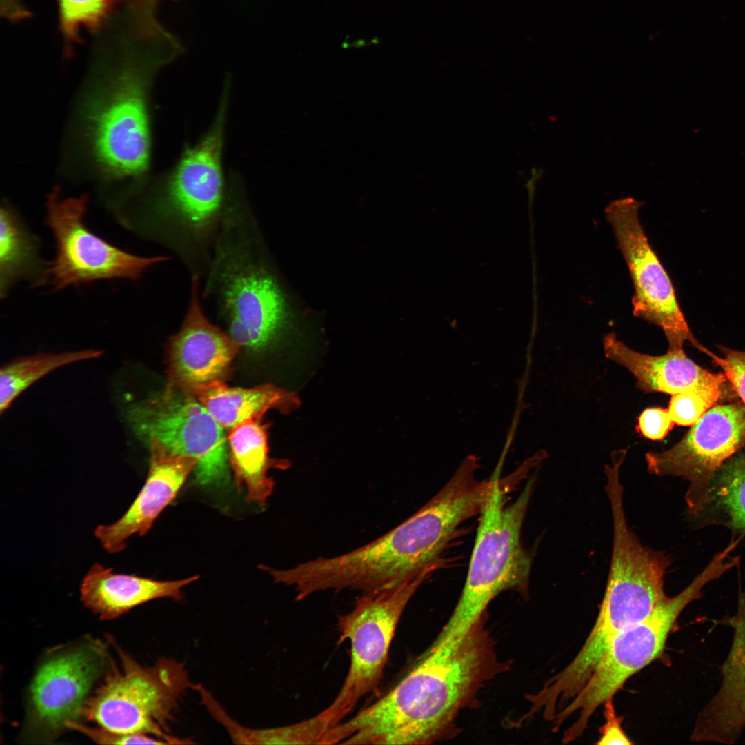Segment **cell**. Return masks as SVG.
Wrapping results in <instances>:
<instances>
[{"instance_id":"6da1fadb","label":"cell","mask_w":745,"mask_h":745,"mask_svg":"<svg viewBox=\"0 0 745 745\" xmlns=\"http://www.w3.org/2000/svg\"><path fill=\"white\" fill-rule=\"evenodd\" d=\"M486 618L457 638L435 641L390 691L330 728L324 744H426L453 736L459 713L508 668Z\"/></svg>"},{"instance_id":"7a4b0ae2","label":"cell","mask_w":745,"mask_h":745,"mask_svg":"<svg viewBox=\"0 0 745 745\" xmlns=\"http://www.w3.org/2000/svg\"><path fill=\"white\" fill-rule=\"evenodd\" d=\"M96 34L99 83L86 107L93 154L110 177H139L150 157L149 86L181 48L170 36L143 32L126 18L110 21Z\"/></svg>"},{"instance_id":"3957f363","label":"cell","mask_w":745,"mask_h":745,"mask_svg":"<svg viewBox=\"0 0 745 745\" xmlns=\"http://www.w3.org/2000/svg\"><path fill=\"white\" fill-rule=\"evenodd\" d=\"M475 464L465 461L430 501L385 535L343 555L317 558L319 586L377 593L431 573L460 524L480 515L490 495L493 480L477 479Z\"/></svg>"},{"instance_id":"277c9868","label":"cell","mask_w":745,"mask_h":745,"mask_svg":"<svg viewBox=\"0 0 745 745\" xmlns=\"http://www.w3.org/2000/svg\"><path fill=\"white\" fill-rule=\"evenodd\" d=\"M259 223L243 190L226 197L201 297L212 304L240 346L261 350L290 317L286 297L269 266Z\"/></svg>"},{"instance_id":"5b68a950","label":"cell","mask_w":745,"mask_h":745,"mask_svg":"<svg viewBox=\"0 0 745 745\" xmlns=\"http://www.w3.org/2000/svg\"><path fill=\"white\" fill-rule=\"evenodd\" d=\"M228 87L208 131L185 149L142 210L128 217L129 229L166 246L190 272L208 267L224 209L221 156Z\"/></svg>"},{"instance_id":"8992f818","label":"cell","mask_w":745,"mask_h":745,"mask_svg":"<svg viewBox=\"0 0 745 745\" xmlns=\"http://www.w3.org/2000/svg\"><path fill=\"white\" fill-rule=\"evenodd\" d=\"M493 477L461 594L435 641L465 634L499 593L516 590L526 596L528 592L533 557L523 546L521 535L536 479L532 477L517 499L506 504L508 480L501 479L497 473Z\"/></svg>"},{"instance_id":"52a82bcc","label":"cell","mask_w":745,"mask_h":745,"mask_svg":"<svg viewBox=\"0 0 745 745\" xmlns=\"http://www.w3.org/2000/svg\"><path fill=\"white\" fill-rule=\"evenodd\" d=\"M116 648L119 664L112 663L85 702L81 717L109 731L148 735L165 744L194 743L174 736L170 729L182 696L195 684L184 664L161 657L153 665L144 666Z\"/></svg>"},{"instance_id":"ba28073f","label":"cell","mask_w":745,"mask_h":745,"mask_svg":"<svg viewBox=\"0 0 745 745\" xmlns=\"http://www.w3.org/2000/svg\"><path fill=\"white\" fill-rule=\"evenodd\" d=\"M720 571L710 563L679 594L666 596L644 619L618 633L609 642L584 686L552 723L556 731L570 717L575 721L564 732L562 742L580 737L597 708L613 699L634 674L657 659L679 616L693 601L701 597L704 586L719 577Z\"/></svg>"},{"instance_id":"9c48e42d","label":"cell","mask_w":745,"mask_h":745,"mask_svg":"<svg viewBox=\"0 0 745 745\" xmlns=\"http://www.w3.org/2000/svg\"><path fill=\"white\" fill-rule=\"evenodd\" d=\"M664 575L653 562L633 553L611 558L599 614L573 660L537 692L548 711L559 712L579 692L610 640L626 627L648 617L666 597Z\"/></svg>"},{"instance_id":"30bf717a","label":"cell","mask_w":745,"mask_h":745,"mask_svg":"<svg viewBox=\"0 0 745 745\" xmlns=\"http://www.w3.org/2000/svg\"><path fill=\"white\" fill-rule=\"evenodd\" d=\"M113 662L106 646L86 637L49 650L30 683L21 739L51 743L79 721L94 684Z\"/></svg>"},{"instance_id":"8fae6325","label":"cell","mask_w":745,"mask_h":745,"mask_svg":"<svg viewBox=\"0 0 745 745\" xmlns=\"http://www.w3.org/2000/svg\"><path fill=\"white\" fill-rule=\"evenodd\" d=\"M429 574L395 589L363 593L339 618L340 639L350 642V666L332 702L321 713L331 728L379 685L395 630L406 606Z\"/></svg>"},{"instance_id":"7c38bea8","label":"cell","mask_w":745,"mask_h":745,"mask_svg":"<svg viewBox=\"0 0 745 745\" xmlns=\"http://www.w3.org/2000/svg\"><path fill=\"white\" fill-rule=\"evenodd\" d=\"M128 416L134 431L146 441L155 440L172 454L195 459L200 485L228 477L226 430L191 391L167 385L159 395L132 406Z\"/></svg>"},{"instance_id":"4fadbf2b","label":"cell","mask_w":745,"mask_h":745,"mask_svg":"<svg viewBox=\"0 0 745 745\" xmlns=\"http://www.w3.org/2000/svg\"><path fill=\"white\" fill-rule=\"evenodd\" d=\"M88 198L48 197L45 223L55 244L54 257L47 264L46 281L57 291L101 279H139L167 256L142 257L126 252L90 231L84 223Z\"/></svg>"},{"instance_id":"5bb4252c","label":"cell","mask_w":745,"mask_h":745,"mask_svg":"<svg viewBox=\"0 0 745 745\" xmlns=\"http://www.w3.org/2000/svg\"><path fill=\"white\" fill-rule=\"evenodd\" d=\"M642 203L631 197L615 199L605 209L619 249L632 279L633 315L659 327L668 349L683 348L686 341L701 350L677 300L672 281L650 246L639 219Z\"/></svg>"},{"instance_id":"9a60e30c","label":"cell","mask_w":745,"mask_h":745,"mask_svg":"<svg viewBox=\"0 0 745 745\" xmlns=\"http://www.w3.org/2000/svg\"><path fill=\"white\" fill-rule=\"evenodd\" d=\"M745 445L743 403L715 405L676 444L645 455L650 473L679 476L690 481L686 495L694 511L704 504L710 484L728 458Z\"/></svg>"},{"instance_id":"2e32d148","label":"cell","mask_w":745,"mask_h":745,"mask_svg":"<svg viewBox=\"0 0 745 745\" xmlns=\"http://www.w3.org/2000/svg\"><path fill=\"white\" fill-rule=\"evenodd\" d=\"M201 281L200 276H192L182 325L167 344L168 385L191 392L212 381H223L241 348L205 314Z\"/></svg>"},{"instance_id":"e0dca14e","label":"cell","mask_w":745,"mask_h":745,"mask_svg":"<svg viewBox=\"0 0 745 745\" xmlns=\"http://www.w3.org/2000/svg\"><path fill=\"white\" fill-rule=\"evenodd\" d=\"M148 444L149 468L142 488L119 519L100 525L94 532L108 553L122 551L130 537L147 533L197 466V461L194 458L172 454L155 440Z\"/></svg>"},{"instance_id":"ac0fdd59","label":"cell","mask_w":745,"mask_h":745,"mask_svg":"<svg viewBox=\"0 0 745 745\" xmlns=\"http://www.w3.org/2000/svg\"><path fill=\"white\" fill-rule=\"evenodd\" d=\"M727 624L733 633L721 667L722 682L697 715L691 737L695 742L732 744L745 728V597H740L737 612Z\"/></svg>"},{"instance_id":"d6986e66","label":"cell","mask_w":745,"mask_h":745,"mask_svg":"<svg viewBox=\"0 0 745 745\" xmlns=\"http://www.w3.org/2000/svg\"><path fill=\"white\" fill-rule=\"evenodd\" d=\"M605 356L627 369L635 378L636 386L645 393L675 395L688 390L726 386L723 372L713 373L686 355L684 348L668 349L662 355H650L633 350L614 332L603 338Z\"/></svg>"},{"instance_id":"ffe728a7","label":"cell","mask_w":745,"mask_h":745,"mask_svg":"<svg viewBox=\"0 0 745 745\" xmlns=\"http://www.w3.org/2000/svg\"><path fill=\"white\" fill-rule=\"evenodd\" d=\"M199 576L159 581L114 573L112 568L97 563L83 577L80 598L86 607L103 620L117 618L133 608L161 598L181 600L184 587Z\"/></svg>"},{"instance_id":"44dd1931","label":"cell","mask_w":745,"mask_h":745,"mask_svg":"<svg viewBox=\"0 0 745 745\" xmlns=\"http://www.w3.org/2000/svg\"><path fill=\"white\" fill-rule=\"evenodd\" d=\"M228 439L229 461L245 500L264 506L274 488L268 472L275 464L268 456L266 425L261 417L246 420L229 431Z\"/></svg>"},{"instance_id":"7402d4cb","label":"cell","mask_w":745,"mask_h":745,"mask_svg":"<svg viewBox=\"0 0 745 745\" xmlns=\"http://www.w3.org/2000/svg\"><path fill=\"white\" fill-rule=\"evenodd\" d=\"M40 242L8 204L0 212V297H7L19 281L46 284L47 264L40 258Z\"/></svg>"},{"instance_id":"603a6c76","label":"cell","mask_w":745,"mask_h":745,"mask_svg":"<svg viewBox=\"0 0 745 745\" xmlns=\"http://www.w3.org/2000/svg\"><path fill=\"white\" fill-rule=\"evenodd\" d=\"M192 393L228 432L246 420L262 417L268 410L283 406L288 400L285 392L270 384L242 388L215 381Z\"/></svg>"},{"instance_id":"cb8c5ba5","label":"cell","mask_w":745,"mask_h":745,"mask_svg":"<svg viewBox=\"0 0 745 745\" xmlns=\"http://www.w3.org/2000/svg\"><path fill=\"white\" fill-rule=\"evenodd\" d=\"M101 350L89 348L64 352H39L15 359L0 369V412L2 415L26 389L61 367L100 358Z\"/></svg>"},{"instance_id":"d4e9b609","label":"cell","mask_w":745,"mask_h":745,"mask_svg":"<svg viewBox=\"0 0 745 745\" xmlns=\"http://www.w3.org/2000/svg\"><path fill=\"white\" fill-rule=\"evenodd\" d=\"M219 722L237 744H323L330 729L321 713L298 723L268 728L246 727L228 713L221 715Z\"/></svg>"},{"instance_id":"484cf974","label":"cell","mask_w":745,"mask_h":745,"mask_svg":"<svg viewBox=\"0 0 745 745\" xmlns=\"http://www.w3.org/2000/svg\"><path fill=\"white\" fill-rule=\"evenodd\" d=\"M713 500L730 524L745 533V454L726 461L713 479L706 501Z\"/></svg>"},{"instance_id":"4316f807","label":"cell","mask_w":745,"mask_h":745,"mask_svg":"<svg viewBox=\"0 0 745 745\" xmlns=\"http://www.w3.org/2000/svg\"><path fill=\"white\" fill-rule=\"evenodd\" d=\"M59 28L67 53L80 40L81 29L97 31L114 14L121 0H57Z\"/></svg>"},{"instance_id":"83f0119b","label":"cell","mask_w":745,"mask_h":745,"mask_svg":"<svg viewBox=\"0 0 745 745\" xmlns=\"http://www.w3.org/2000/svg\"><path fill=\"white\" fill-rule=\"evenodd\" d=\"M725 386H706L671 395L668 409L674 423L693 425L724 398Z\"/></svg>"},{"instance_id":"f1b7e54d","label":"cell","mask_w":745,"mask_h":745,"mask_svg":"<svg viewBox=\"0 0 745 745\" xmlns=\"http://www.w3.org/2000/svg\"><path fill=\"white\" fill-rule=\"evenodd\" d=\"M719 349L722 353V357L708 350L706 354L721 368L734 392L745 406V351L726 347H720Z\"/></svg>"},{"instance_id":"f546056e","label":"cell","mask_w":745,"mask_h":745,"mask_svg":"<svg viewBox=\"0 0 745 745\" xmlns=\"http://www.w3.org/2000/svg\"><path fill=\"white\" fill-rule=\"evenodd\" d=\"M68 729L78 731L93 742L100 744H164L162 740L148 735H128L97 727L94 728L81 723L72 722Z\"/></svg>"},{"instance_id":"4dcf8cb0","label":"cell","mask_w":745,"mask_h":745,"mask_svg":"<svg viewBox=\"0 0 745 745\" xmlns=\"http://www.w3.org/2000/svg\"><path fill=\"white\" fill-rule=\"evenodd\" d=\"M668 408H648L637 419V430L644 437L653 441L662 440L674 427Z\"/></svg>"},{"instance_id":"1f68e13d","label":"cell","mask_w":745,"mask_h":745,"mask_svg":"<svg viewBox=\"0 0 745 745\" xmlns=\"http://www.w3.org/2000/svg\"><path fill=\"white\" fill-rule=\"evenodd\" d=\"M605 723L600 728V737L597 742L600 745L632 744L622 728V717L616 714L613 699L606 701L604 704Z\"/></svg>"},{"instance_id":"d6a6232c","label":"cell","mask_w":745,"mask_h":745,"mask_svg":"<svg viewBox=\"0 0 745 745\" xmlns=\"http://www.w3.org/2000/svg\"><path fill=\"white\" fill-rule=\"evenodd\" d=\"M159 0H127L126 6L143 21L157 22L156 8Z\"/></svg>"}]
</instances>
